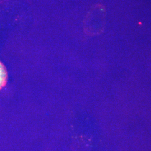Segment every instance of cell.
Masks as SVG:
<instances>
[{
	"mask_svg": "<svg viewBox=\"0 0 151 151\" xmlns=\"http://www.w3.org/2000/svg\"><path fill=\"white\" fill-rule=\"evenodd\" d=\"M7 72L5 67L0 62V89L4 86L6 83Z\"/></svg>",
	"mask_w": 151,
	"mask_h": 151,
	"instance_id": "cell-1",
	"label": "cell"
}]
</instances>
